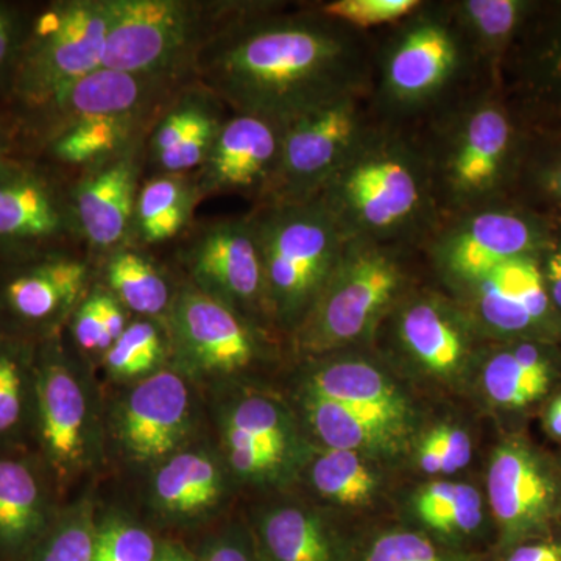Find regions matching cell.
<instances>
[{"label":"cell","instance_id":"6da1fadb","mask_svg":"<svg viewBox=\"0 0 561 561\" xmlns=\"http://www.w3.org/2000/svg\"><path fill=\"white\" fill-rule=\"evenodd\" d=\"M194 77L231 113L286 127L339 99L370 95L373 36L313 3L267 0L206 44Z\"/></svg>","mask_w":561,"mask_h":561},{"label":"cell","instance_id":"7a4b0ae2","mask_svg":"<svg viewBox=\"0 0 561 561\" xmlns=\"http://www.w3.org/2000/svg\"><path fill=\"white\" fill-rule=\"evenodd\" d=\"M319 201L346 239L421 250L442 224L415 131L378 119L357 140Z\"/></svg>","mask_w":561,"mask_h":561},{"label":"cell","instance_id":"3957f363","mask_svg":"<svg viewBox=\"0 0 561 561\" xmlns=\"http://www.w3.org/2000/svg\"><path fill=\"white\" fill-rule=\"evenodd\" d=\"M483 83L491 81L449 0H423L404 20L373 36L370 105L386 124L419 128Z\"/></svg>","mask_w":561,"mask_h":561},{"label":"cell","instance_id":"277c9868","mask_svg":"<svg viewBox=\"0 0 561 561\" xmlns=\"http://www.w3.org/2000/svg\"><path fill=\"white\" fill-rule=\"evenodd\" d=\"M413 131L426 157L442 221L504 202L518 128L501 98V84H481Z\"/></svg>","mask_w":561,"mask_h":561},{"label":"cell","instance_id":"5b68a950","mask_svg":"<svg viewBox=\"0 0 561 561\" xmlns=\"http://www.w3.org/2000/svg\"><path fill=\"white\" fill-rule=\"evenodd\" d=\"M103 68L194 81L195 62L214 36L267 0H105Z\"/></svg>","mask_w":561,"mask_h":561},{"label":"cell","instance_id":"8992f818","mask_svg":"<svg viewBox=\"0 0 561 561\" xmlns=\"http://www.w3.org/2000/svg\"><path fill=\"white\" fill-rule=\"evenodd\" d=\"M249 216L264 264L268 311L294 334L337 265L346 238L319 198L253 206Z\"/></svg>","mask_w":561,"mask_h":561},{"label":"cell","instance_id":"52a82bcc","mask_svg":"<svg viewBox=\"0 0 561 561\" xmlns=\"http://www.w3.org/2000/svg\"><path fill=\"white\" fill-rule=\"evenodd\" d=\"M415 249L346 239L337 265L294 332L302 353L324 354L370 337L408 284L404 257Z\"/></svg>","mask_w":561,"mask_h":561},{"label":"cell","instance_id":"ba28073f","mask_svg":"<svg viewBox=\"0 0 561 561\" xmlns=\"http://www.w3.org/2000/svg\"><path fill=\"white\" fill-rule=\"evenodd\" d=\"M375 121L370 95H348L287 124L275 176L261 205L319 198Z\"/></svg>","mask_w":561,"mask_h":561},{"label":"cell","instance_id":"9c48e42d","mask_svg":"<svg viewBox=\"0 0 561 561\" xmlns=\"http://www.w3.org/2000/svg\"><path fill=\"white\" fill-rule=\"evenodd\" d=\"M108 10L105 0H65L41 13L18 84L44 105L103 66Z\"/></svg>","mask_w":561,"mask_h":561},{"label":"cell","instance_id":"30bf717a","mask_svg":"<svg viewBox=\"0 0 561 561\" xmlns=\"http://www.w3.org/2000/svg\"><path fill=\"white\" fill-rule=\"evenodd\" d=\"M190 283L247 317L268 311L264 264L249 214L195 221L179 242Z\"/></svg>","mask_w":561,"mask_h":561},{"label":"cell","instance_id":"8fae6325","mask_svg":"<svg viewBox=\"0 0 561 561\" xmlns=\"http://www.w3.org/2000/svg\"><path fill=\"white\" fill-rule=\"evenodd\" d=\"M546 243L529 214L502 202L443 220L421 250L453 284L478 278L505 261L538 257Z\"/></svg>","mask_w":561,"mask_h":561},{"label":"cell","instance_id":"7c38bea8","mask_svg":"<svg viewBox=\"0 0 561 561\" xmlns=\"http://www.w3.org/2000/svg\"><path fill=\"white\" fill-rule=\"evenodd\" d=\"M165 327L180 360L208 375L241 371L260 353L253 321L190 280L180 286Z\"/></svg>","mask_w":561,"mask_h":561},{"label":"cell","instance_id":"4fadbf2b","mask_svg":"<svg viewBox=\"0 0 561 561\" xmlns=\"http://www.w3.org/2000/svg\"><path fill=\"white\" fill-rule=\"evenodd\" d=\"M147 136L91 165L70 184L73 219L91 257L130 243L133 214L147 171Z\"/></svg>","mask_w":561,"mask_h":561},{"label":"cell","instance_id":"5bb4252c","mask_svg":"<svg viewBox=\"0 0 561 561\" xmlns=\"http://www.w3.org/2000/svg\"><path fill=\"white\" fill-rule=\"evenodd\" d=\"M491 512L505 549L534 540L557 513L559 486L551 468L523 442H507L491 456Z\"/></svg>","mask_w":561,"mask_h":561},{"label":"cell","instance_id":"9a60e30c","mask_svg":"<svg viewBox=\"0 0 561 561\" xmlns=\"http://www.w3.org/2000/svg\"><path fill=\"white\" fill-rule=\"evenodd\" d=\"M283 127L249 114H234L221 125L202 168L194 173L203 201L241 195L261 205L278 165Z\"/></svg>","mask_w":561,"mask_h":561},{"label":"cell","instance_id":"2e32d148","mask_svg":"<svg viewBox=\"0 0 561 561\" xmlns=\"http://www.w3.org/2000/svg\"><path fill=\"white\" fill-rule=\"evenodd\" d=\"M483 330L516 337L548 327L552 302L538 257L505 261L474 279L453 283Z\"/></svg>","mask_w":561,"mask_h":561},{"label":"cell","instance_id":"e0dca14e","mask_svg":"<svg viewBox=\"0 0 561 561\" xmlns=\"http://www.w3.org/2000/svg\"><path fill=\"white\" fill-rule=\"evenodd\" d=\"M227 111L198 81L181 88L165 103L147 136L150 173L197 172L227 121Z\"/></svg>","mask_w":561,"mask_h":561},{"label":"cell","instance_id":"ac0fdd59","mask_svg":"<svg viewBox=\"0 0 561 561\" xmlns=\"http://www.w3.org/2000/svg\"><path fill=\"white\" fill-rule=\"evenodd\" d=\"M190 391L176 373H151L131 391L122 419L125 446L138 460L171 454L186 434Z\"/></svg>","mask_w":561,"mask_h":561},{"label":"cell","instance_id":"d6986e66","mask_svg":"<svg viewBox=\"0 0 561 561\" xmlns=\"http://www.w3.org/2000/svg\"><path fill=\"white\" fill-rule=\"evenodd\" d=\"M81 242L73 219L70 186L58 191L50 181L22 169L0 168V239Z\"/></svg>","mask_w":561,"mask_h":561},{"label":"cell","instance_id":"ffe728a7","mask_svg":"<svg viewBox=\"0 0 561 561\" xmlns=\"http://www.w3.org/2000/svg\"><path fill=\"white\" fill-rule=\"evenodd\" d=\"M393 311L398 345L420 367L440 376L463 367L470 353V328L448 302L421 295L401 305L398 301Z\"/></svg>","mask_w":561,"mask_h":561},{"label":"cell","instance_id":"44dd1931","mask_svg":"<svg viewBox=\"0 0 561 561\" xmlns=\"http://www.w3.org/2000/svg\"><path fill=\"white\" fill-rule=\"evenodd\" d=\"M92 257L55 253L36 262L5 286L3 298L14 316L44 323L76 311L92 287Z\"/></svg>","mask_w":561,"mask_h":561},{"label":"cell","instance_id":"7402d4cb","mask_svg":"<svg viewBox=\"0 0 561 561\" xmlns=\"http://www.w3.org/2000/svg\"><path fill=\"white\" fill-rule=\"evenodd\" d=\"M203 201L194 173H150L140 183L130 243L140 249L180 242Z\"/></svg>","mask_w":561,"mask_h":561},{"label":"cell","instance_id":"603a6c76","mask_svg":"<svg viewBox=\"0 0 561 561\" xmlns=\"http://www.w3.org/2000/svg\"><path fill=\"white\" fill-rule=\"evenodd\" d=\"M102 284L128 312L139 319L168 320L180 287L149 250L133 243L117 247L99 257Z\"/></svg>","mask_w":561,"mask_h":561},{"label":"cell","instance_id":"cb8c5ba5","mask_svg":"<svg viewBox=\"0 0 561 561\" xmlns=\"http://www.w3.org/2000/svg\"><path fill=\"white\" fill-rule=\"evenodd\" d=\"M306 412L330 449L387 451L401 440L408 412L342 404L309 393Z\"/></svg>","mask_w":561,"mask_h":561},{"label":"cell","instance_id":"d4e9b609","mask_svg":"<svg viewBox=\"0 0 561 561\" xmlns=\"http://www.w3.org/2000/svg\"><path fill=\"white\" fill-rule=\"evenodd\" d=\"M38 398L44 448L61 470L73 467L83 456L87 431V400L79 381L65 365H47Z\"/></svg>","mask_w":561,"mask_h":561},{"label":"cell","instance_id":"484cf974","mask_svg":"<svg viewBox=\"0 0 561 561\" xmlns=\"http://www.w3.org/2000/svg\"><path fill=\"white\" fill-rule=\"evenodd\" d=\"M287 426L275 402L247 398L227 424L231 467L245 478H261L279 467L287 451Z\"/></svg>","mask_w":561,"mask_h":561},{"label":"cell","instance_id":"4316f807","mask_svg":"<svg viewBox=\"0 0 561 561\" xmlns=\"http://www.w3.org/2000/svg\"><path fill=\"white\" fill-rule=\"evenodd\" d=\"M457 24L491 83L501 84L502 69L530 3L523 0H449Z\"/></svg>","mask_w":561,"mask_h":561},{"label":"cell","instance_id":"83f0119b","mask_svg":"<svg viewBox=\"0 0 561 561\" xmlns=\"http://www.w3.org/2000/svg\"><path fill=\"white\" fill-rule=\"evenodd\" d=\"M154 121L136 116L84 117L51 133L50 154L80 173L149 136Z\"/></svg>","mask_w":561,"mask_h":561},{"label":"cell","instance_id":"f1b7e54d","mask_svg":"<svg viewBox=\"0 0 561 561\" xmlns=\"http://www.w3.org/2000/svg\"><path fill=\"white\" fill-rule=\"evenodd\" d=\"M553 381L552 362L538 343L524 341L491 354L482 382L501 408L523 409L541 400Z\"/></svg>","mask_w":561,"mask_h":561},{"label":"cell","instance_id":"f546056e","mask_svg":"<svg viewBox=\"0 0 561 561\" xmlns=\"http://www.w3.org/2000/svg\"><path fill=\"white\" fill-rule=\"evenodd\" d=\"M316 397L360 405L408 412L404 398L378 367L362 359H341L323 365L311 378Z\"/></svg>","mask_w":561,"mask_h":561},{"label":"cell","instance_id":"4dcf8cb0","mask_svg":"<svg viewBox=\"0 0 561 561\" xmlns=\"http://www.w3.org/2000/svg\"><path fill=\"white\" fill-rule=\"evenodd\" d=\"M221 493L220 472L209 457L183 453L172 457L154 478V494L164 511L194 515L216 504Z\"/></svg>","mask_w":561,"mask_h":561},{"label":"cell","instance_id":"1f68e13d","mask_svg":"<svg viewBox=\"0 0 561 561\" xmlns=\"http://www.w3.org/2000/svg\"><path fill=\"white\" fill-rule=\"evenodd\" d=\"M262 535L273 561H337V551L323 524L298 508L271 513Z\"/></svg>","mask_w":561,"mask_h":561},{"label":"cell","instance_id":"d6a6232c","mask_svg":"<svg viewBox=\"0 0 561 561\" xmlns=\"http://www.w3.org/2000/svg\"><path fill=\"white\" fill-rule=\"evenodd\" d=\"M416 515L443 537L461 538L479 530L483 522L481 494L471 485L435 482L416 494Z\"/></svg>","mask_w":561,"mask_h":561},{"label":"cell","instance_id":"836d02e7","mask_svg":"<svg viewBox=\"0 0 561 561\" xmlns=\"http://www.w3.org/2000/svg\"><path fill=\"white\" fill-rule=\"evenodd\" d=\"M43 523V504L35 476L20 461L0 460V541L20 546Z\"/></svg>","mask_w":561,"mask_h":561},{"label":"cell","instance_id":"e575fe53","mask_svg":"<svg viewBox=\"0 0 561 561\" xmlns=\"http://www.w3.org/2000/svg\"><path fill=\"white\" fill-rule=\"evenodd\" d=\"M169 343L171 339L164 321L135 320L103 354V360L116 378H139L157 370L168 353Z\"/></svg>","mask_w":561,"mask_h":561},{"label":"cell","instance_id":"d590c367","mask_svg":"<svg viewBox=\"0 0 561 561\" xmlns=\"http://www.w3.org/2000/svg\"><path fill=\"white\" fill-rule=\"evenodd\" d=\"M312 482L321 496L342 505H362L376 489L375 476L359 453L328 449L313 463Z\"/></svg>","mask_w":561,"mask_h":561},{"label":"cell","instance_id":"8d00e7d4","mask_svg":"<svg viewBox=\"0 0 561 561\" xmlns=\"http://www.w3.org/2000/svg\"><path fill=\"white\" fill-rule=\"evenodd\" d=\"M423 0H327L312 2L324 16L354 31L381 32L404 20Z\"/></svg>","mask_w":561,"mask_h":561},{"label":"cell","instance_id":"74e56055","mask_svg":"<svg viewBox=\"0 0 561 561\" xmlns=\"http://www.w3.org/2000/svg\"><path fill=\"white\" fill-rule=\"evenodd\" d=\"M94 561H157V546L142 527L113 523L95 538Z\"/></svg>","mask_w":561,"mask_h":561},{"label":"cell","instance_id":"f35d334b","mask_svg":"<svg viewBox=\"0 0 561 561\" xmlns=\"http://www.w3.org/2000/svg\"><path fill=\"white\" fill-rule=\"evenodd\" d=\"M362 561H457L442 551L424 535L409 530H393L379 535L368 546Z\"/></svg>","mask_w":561,"mask_h":561},{"label":"cell","instance_id":"ab89813d","mask_svg":"<svg viewBox=\"0 0 561 561\" xmlns=\"http://www.w3.org/2000/svg\"><path fill=\"white\" fill-rule=\"evenodd\" d=\"M72 331L77 345L84 351H108L111 343L106 337L102 316L101 284H92L87 297L72 313Z\"/></svg>","mask_w":561,"mask_h":561},{"label":"cell","instance_id":"60d3db41","mask_svg":"<svg viewBox=\"0 0 561 561\" xmlns=\"http://www.w3.org/2000/svg\"><path fill=\"white\" fill-rule=\"evenodd\" d=\"M95 538L90 523L66 524L47 542L38 561H94Z\"/></svg>","mask_w":561,"mask_h":561},{"label":"cell","instance_id":"b9f144b4","mask_svg":"<svg viewBox=\"0 0 561 561\" xmlns=\"http://www.w3.org/2000/svg\"><path fill=\"white\" fill-rule=\"evenodd\" d=\"M24 402V367L18 356L0 353V434L16 426Z\"/></svg>","mask_w":561,"mask_h":561},{"label":"cell","instance_id":"7bdbcfd3","mask_svg":"<svg viewBox=\"0 0 561 561\" xmlns=\"http://www.w3.org/2000/svg\"><path fill=\"white\" fill-rule=\"evenodd\" d=\"M443 457V472H453L467 467L471 460V440L467 432L453 426L435 427Z\"/></svg>","mask_w":561,"mask_h":561},{"label":"cell","instance_id":"ee69618b","mask_svg":"<svg viewBox=\"0 0 561 561\" xmlns=\"http://www.w3.org/2000/svg\"><path fill=\"white\" fill-rule=\"evenodd\" d=\"M502 561H561V540L534 538L507 549Z\"/></svg>","mask_w":561,"mask_h":561},{"label":"cell","instance_id":"f6af8a7d","mask_svg":"<svg viewBox=\"0 0 561 561\" xmlns=\"http://www.w3.org/2000/svg\"><path fill=\"white\" fill-rule=\"evenodd\" d=\"M101 289L103 324H105L106 337H108L111 345H113L124 334V331L127 330L128 324H130L127 319L128 311L102 284Z\"/></svg>","mask_w":561,"mask_h":561},{"label":"cell","instance_id":"bcb514c9","mask_svg":"<svg viewBox=\"0 0 561 561\" xmlns=\"http://www.w3.org/2000/svg\"><path fill=\"white\" fill-rule=\"evenodd\" d=\"M540 253H545V262L540 264L542 279H545L546 289H548L549 298L553 308L561 311V243L553 247L552 250L542 249Z\"/></svg>","mask_w":561,"mask_h":561},{"label":"cell","instance_id":"7dc6e473","mask_svg":"<svg viewBox=\"0 0 561 561\" xmlns=\"http://www.w3.org/2000/svg\"><path fill=\"white\" fill-rule=\"evenodd\" d=\"M419 461L421 470L427 474H440L443 472V457L437 434L431 431L420 446Z\"/></svg>","mask_w":561,"mask_h":561},{"label":"cell","instance_id":"c3c4849f","mask_svg":"<svg viewBox=\"0 0 561 561\" xmlns=\"http://www.w3.org/2000/svg\"><path fill=\"white\" fill-rule=\"evenodd\" d=\"M537 183L542 192L561 208V158L549 162L537 172Z\"/></svg>","mask_w":561,"mask_h":561},{"label":"cell","instance_id":"681fc988","mask_svg":"<svg viewBox=\"0 0 561 561\" xmlns=\"http://www.w3.org/2000/svg\"><path fill=\"white\" fill-rule=\"evenodd\" d=\"M16 46V28L11 14L0 7V68L10 60Z\"/></svg>","mask_w":561,"mask_h":561},{"label":"cell","instance_id":"f907efd6","mask_svg":"<svg viewBox=\"0 0 561 561\" xmlns=\"http://www.w3.org/2000/svg\"><path fill=\"white\" fill-rule=\"evenodd\" d=\"M206 561H251L249 553L239 546L231 542H221L216 548L210 549Z\"/></svg>","mask_w":561,"mask_h":561},{"label":"cell","instance_id":"816d5d0a","mask_svg":"<svg viewBox=\"0 0 561 561\" xmlns=\"http://www.w3.org/2000/svg\"><path fill=\"white\" fill-rule=\"evenodd\" d=\"M546 427L553 437L561 438V394L553 400L551 408L546 413Z\"/></svg>","mask_w":561,"mask_h":561},{"label":"cell","instance_id":"f5cc1de1","mask_svg":"<svg viewBox=\"0 0 561 561\" xmlns=\"http://www.w3.org/2000/svg\"><path fill=\"white\" fill-rule=\"evenodd\" d=\"M549 68H551V77H556L561 83V38L559 43H557V46L553 47Z\"/></svg>","mask_w":561,"mask_h":561},{"label":"cell","instance_id":"db71d44e","mask_svg":"<svg viewBox=\"0 0 561 561\" xmlns=\"http://www.w3.org/2000/svg\"><path fill=\"white\" fill-rule=\"evenodd\" d=\"M157 561H192L187 559L184 553L175 551V549H165L160 557H157Z\"/></svg>","mask_w":561,"mask_h":561},{"label":"cell","instance_id":"11a10c76","mask_svg":"<svg viewBox=\"0 0 561 561\" xmlns=\"http://www.w3.org/2000/svg\"><path fill=\"white\" fill-rule=\"evenodd\" d=\"M2 153H3V142H2V139H0V162H2Z\"/></svg>","mask_w":561,"mask_h":561}]
</instances>
